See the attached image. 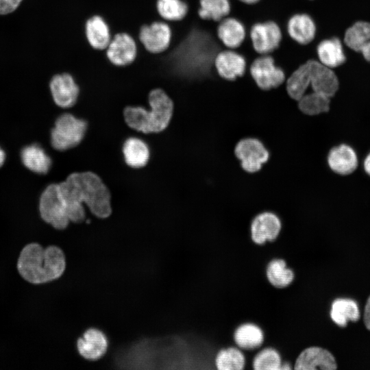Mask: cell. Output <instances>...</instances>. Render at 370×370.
I'll list each match as a JSON object with an SVG mask.
<instances>
[{"label":"cell","mask_w":370,"mask_h":370,"mask_svg":"<svg viewBox=\"0 0 370 370\" xmlns=\"http://www.w3.org/2000/svg\"><path fill=\"white\" fill-rule=\"evenodd\" d=\"M58 185L70 221H84V204L97 217L105 219L110 215V191L97 174L89 171L73 173Z\"/></svg>","instance_id":"6da1fadb"},{"label":"cell","mask_w":370,"mask_h":370,"mask_svg":"<svg viewBox=\"0 0 370 370\" xmlns=\"http://www.w3.org/2000/svg\"><path fill=\"white\" fill-rule=\"evenodd\" d=\"M65 268L64 254L54 245L44 249L38 243L28 244L22 249L17 262V269L21 277L36 284L59 278Z\"/></svg>","instance_id":"7a4b0ae2"},{"label":"cell","mask_w":370,"mask_h":370,"mask_svg":"<svg viewBox=\"0 0 370 370\" xmlns=\"http://www.w3.org/2000/svg\"><path fill=\"white\" fill-rule=\"evenodd\" d=\"M149 109L143 106H127L123 111L126 123L132 129L150 134L165 130L171 119L174 103L172 97L160 87L149 90L147 95Z\"/></svg>","instance_id":"3957f363"},{"label":"cell","mask_w":370,"mask_h":370,"mask_svg":"<svg viewBox=\"0 0 370 370\" xmlns=\"http://www.w3.org/2000/svg\"><path fill=\"white\" fill-rule=\"evenodd\" d=\"M86 129L85 121L71 114H63L57 119L51 130V145L58 151L73 148L82 140Z\"/></svg>","instance_id":"277c9868"},{"label":"cell","mask_w":370,"mask_h":370,"mask_svg":"<svg viewBox=\"0 0 370 370\" xmlns=\"http://www.w3.org/2000/svg\"><path fill=\"white\" fill-rule=\"evenodd\" d=\"M39 210L42 219L56 229H65L70 222L58 184H51L44 190Z\"/></svg>","instance_id":"5b68a950"},{"label":"cell","mask_w":370,"mask_h":370,"mask_svg":"<svg viewBox=\"0 0 370 370\" xmlns=\"http://www.w3.org/2000/svg\"><path fill=\"white\" fill-rule=\"evenodd\" d=\"M172 40V29L169 22L162 19L143 25L136 40L145 51L151 54L166 51Z\"/></svg>","instance_id":"8992f818"},{"label":"cell","mask_w":370,"mask_h":370,"mask_svg":"<svg viewBox=\"0 0 370 370\" xmlns=\"http://www.w3.org/2000/svg\"><path fill=\"white\" fill-rule=\"evenodd\" d=\"M249 71L256 86L262 90L275 89L286 79L284 71L275 64L271 54L257 56L250 64Z\"/></svg>","instance_id":"52a82bcc"},{"label":"cell","mask_w":370,"mask_h":370,"mask_svg":"<svg viewBox=\"0 0 370 370\" xmlns=\"http://www.w3.org/2000/svg\"><path fill=\"white\" fill-rule=\"evenodd\" d=\"M108 60L114 66L124 67L132 64L138 53V43L130 34L125 32L114 34L104 50Z\"/></svg>","instance_id":"ba28073f"},{"label":"cell","mask_w":370,"mask_h":370,"mask_svg":"<svg viewBox=\"0 0 370 370\" xmlns=\"http://www.w3.org/2000/svg\"><path fill=\"white\" fill-rule=\"evenodd\" d=\"M249 35L252 47L258 55L271 54L278 48L282 38L279 25L272 21L254 23Z\"/></svg>","instance_id":"9c48e42d"},{"label":"cell","mask_w":370,"mask_h":370,"mask_svg":"<svg viewBox=\"0 0 370 370\" xmlns=\"http://www.w3.org/2000/svg\"><path fill=\"white\" fill-rule=\"evenodd\" d=\"M234 152L241 161L242 168L248 173L260 171L269 158V151L263 143L253 138L240 140L236 145Z\"/></svg>","instance_id":"30bf717a"},{"label":"cell","mask_w":370,"mask_h":370,"mask_svg":"<svg viewBox=\"0 0 370 370\" xmlns=\"http://www.w3.org/2000/svg\"><path fill=\"white\" fill-rule=\"evenodd\" d=\"M337 362L334 355L327 349L316 345L304 348L297 356L295 370H335Z\"/></svg>","instance_id":"8fae6325"},{"label":"cell","mask_w":370,"mask_h":370,"mask_svg":"<svg viewBox=\"0 0 370 370\" xmlns=\"http://www.w3.org/2000/svg\"><path fill=\"white\" fill-rule=\"evenodd\" d=\"M282 229V221L277 214L269 211L262 212L254 217L250 223V238L254 244L262 245L275 241Z\"/></svg>","instance_id":"7c38bea8"},{"label":"cell","mask_w":370,"mask_h":370,"mask_svg":"<svg viewBox=\"0 0 370 370\" xmlns=\"http://www.w3.org/2000/svg\"><path fill=\"white\" fill-rule=\"evenodd\" d=\"M49 87L54 102L62 108L73 106L81 93L79 85L69 72L55 75L51 79Z\"/></svg>","instance_id":"4fadbf2b"},{"label":"cell","mask_w":370,"mask_h":370,"mask_svg":"<svg viewBox=\"0 0 370 370\" xmlns=\"http://www.w3.org/2000/svg\"><path fill=\"white\" fill-rule=\"evenodd\" d=\"M326 162L332 172L341 176L352 174L360 165L357 152L347 143L332 147L327 153Z\"/></svg>","instance_id":"5bb4252c"},{"label":"cell","mask_w":370,"mask_h":370,"mask_svg":"<svg viewBox=\"0 0 370 370\" xmlns=\"http://www.w3.org/2000/svg\"><path fill=\"white\" fill-rule=\"evenodd\" d=\"M307 61L310 73V90L330 98L333 97L340 86L339 79L335 71L322 64L317 60L310 59Z\"/></svg>","instance_id":"9a60e30c"},{"label":"cell","mask_w":370,"mask_h":370,"mask_svg":"<svg viewBox=\"0 0 370 370\" xmlns=\"http://www.w3.org/2000/svg\"><path fill=\"white\" fill-rule=\"evenodd\" d=\"M214 67L223 79L234 81L249 71L243 55L235 49H225L219 51L214 60Z\"/></svg>","instance_id":"2e32d148"},{"label":"cell","mask_w":370,"mask_h":370,"mask_svg":"<svg viewBox=\"0 0 370 370\" xmlns=\"http://www.w3.org/2000/svg\"><path fill=\"white\" fill-rule=\"evenodd\" d=\"M108 340L103 332L95 328L86 330L77 341L79 354L85 359L96 360L107 352Z\"/></svg>","instance_id":"e0dca14e"},{"label":"cell","mask_w":370,"mask_h":370,"mask_svg":"<svg viewBox=\"0 0 370 370\" xmlns=\"http://www.w3.org/2000/svg\"><path fill=\"white\" fill-rule=\"evenodd\" d=\"M84 34L90 47L97 51H104L112 36L108 22L99 14H94L86 19Z\"/></svg>","instance_id":"ac0fdd59"},{"label":"cell","mask_w":370,"mask_h":370,"mask_svg":"<svg viewBox=\"0 0 370 370\" xmlns=\"http://www.w3.org/2000/svg\"><path fill=\"white\" fill-rule=\"evenodd\" d=\"M286 30L290 38L295 42L301 45H307L314 40L317 26L309 14L297 13L289 18Z\"/></svg>","instance_id":"d6986e66"},{"label":"cell","mask_w":370,"mask_h":370,"mask_svg":"<svg viewBox=\"0 0 370 370\" xmlns=\"http://www.w3.org/2000/svg\"><path fill=\"white\" fill-rule=\"evenodd\" d=\"M233 341L238 348L245 351H254L262 347L264 333L258 324L246 321L239 324L233 332Z\"/></svg>","instance_id":"ffe728a7"},{"label":"cell","mask_w":370,"mask_h":370,"mask_svg":"<svg viewBox=\"0 0 370 370\" xmlns=\"http://www.w3.org/2000/svg\"><path fill=\"white\" fill-rule=\"evenodd\" d=\"M317 60L332 69L342 66L346 61L341 40L336 36L321 40L316 48Z\"/></svg>","instance_id":"44dd1931"},{"label":"cell","mask_w":370,"mask_h":370,"mask_svg":"<svg viewBox=\"0 0 370 370\" xmlns=\"http://www.w3.org/2000/svg\"><path fill=\"white\" fill-rule=\"evenodd\" d=\"M243 24L237 18L227 16L218 23L217 36L226 49H236L245 39Z\"/></svg>","instance_id":"7402d4cb"},{"label":"cell","mask_w":370,"mask_h":370,"mask_svg":"<svg viewBox=\"0 0 370 370\" xmlns=\"http://www.w3.org/2000/svg\"><path fill=\"white\" fill-rule=\"evenodd\" d=\"M265 275L268 282L278 289L288 287L295 279L294 271L282 258H274L268 262Z\"/></svg>","instance_id":"603a6c76"},{"label":"cell","mask_w":370,"mask_h":370,"mask_svg":"<svg viewBox=\"0 0 370 370\" xmlns=\"http://www.w3.org/2000/svg\"><path fill=\"white\" fill-rule=\"evenodd\" d=\"M287 95L295 101H297L310 89V73L308 61L293 71L285 81Z\"/></svg>","instance_id":"cb8c5ba5"},{"label":"cell","mask_w":370,"mask_h":370,"mask_svg":"<svg viewBox=\"0 0 370 370\" xmlns=\"http://www.w3.org/2000/svg\"><path fill=\"white\" fill-rule=\"evenodd\" d=\"M332 321L338 326L345 327L349 321H357L360 311L356 302L351 299L338 298L334 299L330 311Z\"/></svg>","instance_id":"d4e9b609"},{"label":"cell","mask_w":370,"mask_h":370,"mask_svg":"<svg viewBox=\"0 0 370 370\" xmlns=\"http://www.w3.org/2000/svg\"><path fill=\"white\" fill-rule=\"evenodd\" d=\"M123 153L126 164L133 168H140L147 164L149 159V149L141 139L131 137L123 146Z\"/></svg>","instance_id":"484cf974"},{"label":"cell","mask_w":370,"mask_h":370,"mask_svg":"<svg viewBox=\"0 0 370 370\" xmlns=\"http://www.w3.org/2000/svg\"><path fill=\"white\" fill-rule=\"evenodd\" d=\"M21 160L28 169L38 174L47 173L51 166L50 157L38 145L24 147L21 151Z\"/></svg>","instance_id":"4316f807"},{"label":"cell","mask_w":370,"mask_h":370,"mask_svg":"<svg viewBox=\"0 0 370 370\" xmlns=\"http://www.w3.org/2000/svg\"><path fill=\"white\" fill-rule=\"evenodd\" d=\"M218 370H243L246 366V356L240 348L231 345L220 349L214 357Z\"/></svg>","instance_id":"83f0119b"},{"label":"cell","mask_w":370,"mask_h":370,"mask_svg":"<svg viewBox=\"0 0 370 370\" xmlns=\"http://www.w3.org/2000/svg\"><path fill=\"white\" fill-rule=\"evenodd\" d=\"M297 102L301 112L308 116H317L330 110L331 98L311 90L308 91Z\"/></svg>","instance_id":"f1b7e54d"},{"label":"cell","mask_w":370,"mask_h":370,"mask_svg":"<svg viewBox=\"0 0 370 370\" xmlns=\"http://www.w3.org/2000/svg\"><path fill=\"white\" fill-rule=\"evenodd\" d=\"M199 5L200 18L217 23L229 16L231 10L230 0H199Z\"/></svg>","instance_id":"f546056e"},{"label":"cell","mask_w":370,"mask_h":370,"mask_svg":"<svg viewBox=\"0 0 370 370\" xmlns=\"http://www.w3.org/2000/svg\"><path fill=\"white\" fill-rule=\"evenodd\" d=\"M156 7L160 18L169 23L182 20L188 12L184 0H157Z\"/></svg>","instance_id":"4dcf8cb0"},{"label":"cell","mask_w":370,"mask_h":370,"mask_svg":"<svg viewBox=\"0 0 370 370\" xmlns=\"http://www.w3.org/2000/svg\"><path fill=\"white\" fill-rule=\"evenodd\" d=\"M370 40V23L358 21L347 29L343 41L349 49L360 52L362 47Z\"/></svg>","instance_id":"1f68e13d"},{"label":"cell","mask_w":370,"mask_h":370,"mask_svg":"<svg viewBox=\"0 0 370 370\" xmlns=\"http://www.w3.org/2000/svg\"><path fill=\"white\" fill-rule=\"evenodd\" d=\"M282 359L280 352L273 347L264 346L251 360L254 370H280Z\"/></svg>","instance_id":"d6a6232c"},{"label":"cell","mask_w":370,"mask_h":370,"mask_svg":"<svg viewBox=\"0 0 370 370\" xmlns=\"http://www.w3.org/2000/svg\"><path fill=\"white\" fill-rule=\"evenodd\" d=\"M23 0H0V14H7L14 12Z\"/></svg>","instance_id":"836d02e7"},{"label":"cell","mask_w":370,"mask_h":370,"mask_svg":"<svg viewBox=\"0 0 370 370\" xmlns=\"http://www.w3.org/2000/svg\"><path fill=\"white\" fill-rule=\"evenodd\" d=\"M364 323L366 328L370 330V295L367 299L364 310Z\"/></svg>","instance_id":"e575fe53"},{"label":"cell","mask_w":370,"mask_h":370,"mask_svg":"<svg viewBox=\"0 0 370 370\" xmlns=\"http://www.w3.org/2000/svg\"><path fill=\"white\" fill-rule=\"evenodd\" d=\"M360 165L365 173L370 177V151L363 158Z\"/></svg>","instance_id":"d590c367"},{"label":"cell","mask_w":370,"mask_h":370,"mask_svg":"<svg viewBox=\"0 0 370 370\" xmlns=\"http://www.w3.org/2000/svg\"><path fill=\"white\" fill-rule=\"evenodd\" d=\"M360 52L367 61L370 62V40L362 47Z\"/></svg>","instance_id":"8d00e7d4"},{"label":"cell","mask_w":370,"mask_h":370,"mask_svg":"<svg viewBox=\"0 0 370 370\" xmlns=\"http://www.w3.org/2000/svg\"><path fill=\"white\" fill-rule=\"evenodd\" d=\"M293 369V365L288 361L282 360L280 370H291Z\"/></svg>","instance_id":"74e56055"},{"label":"cell","mask_w":370,"mask_h":370,"mask_svg":"<svg viewBox=\"0 0 370 370\" xmlns=\"http://www.w3.org/2000/svg\"><path fill=\"white\" fill-rule=\"evenodd\" d=\"M5 155L3 150L0 147V167L5 162Z\"/></svg>","instance_id":"f35d334b"},{"label":"cell","mask_w":370,"mask_h":370,"mask_svg":"<svg viewBox=\"0 0 370 370\" xmlns=\"http://www.w3.org/2000/svg\"><path fill=\"white\" fill-rule=\"evenodd\" d=\"M245 4L252 5L258 3L260 0H238Z\"/></svg>","instance_id":"ab89813d"}]
</instances>
